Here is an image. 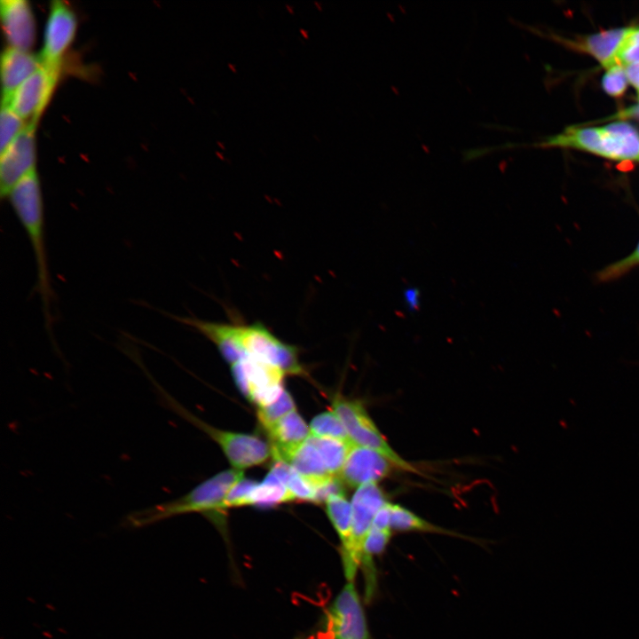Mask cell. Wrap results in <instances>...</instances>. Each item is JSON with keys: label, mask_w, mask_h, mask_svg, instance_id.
Here are the masks:
<instances>
[{"label": "cell", "mask_w": 639, "mask_h": 639, "mask_svg": "<svg viewBox=\"0 0 639 639\" xmlns=\"http://www.w3.org/2000/svg\"><path fill=\"white\" fill-rule=\"evenodd\" d=\"M169 316L213 343L231 365L248 357L272 364L286 375L305 373L298 359V349L278 338L261 322H217L193 316Z\"/></svg>", "instance_id": "cell-1"}, {"label": "cell", "mask_w": 639, "mask_h": 639, "mask_svg": "<svg viewBox=\"0 0 639 639\" xmlns=\"http://www.w3.org/2000/svg\"><path fill=\"white\" fill-rule=\"evenodd\" d=\"M7 197L33 250L36 270V291L41 300L45 330L51 342L55 343L52 331L55 297L46 251L43 201L36 170L19 181Z\"/></svg>", "instance_id": "cell-2"}, {"label": "cell", "mask_w": 639, "mask_h": 639, "mask_svg": "<svg viewBox=\"0 0 639 639\" xmlns=\"http://www.w3.org/2000/svg\"><path fill=\"white\" fill-rule=\"evenodd\" d=\"M243 477L241 470H224L201 482L179 498L130 513L127 522L137 527L181 514L221 511L228 492Z\"/></svg>", "instance_id": "cell-3"}, {"label": "cell", "mask_w": 639, "mask_h": 639, "mask_svg": "<svg viewBox=\"0 0 639 639\" xmlns=\"http://www.w3.org/2000/svg\"><path fill=\"white\" fill-rule=\"evenodd\" d=\"M146 375L153 381L162 403L218 443L233 469L241 470L261 464L272 455V447L256 436L225 431L205 423L182 406L158 383H155L152 375L148 373Z\"/></svg>", "instance_id": "cell-4"}, {"label": "cell", "mask_w": 639, "mask_h": 639, "mask_svg": "<svg viewBox=\"0 0 639 639\" xmlns=\"http://www.w3.org/2000/svg\"><path fill=\"white\" fill-rule=\"evenodd\" d=\"M332 409L342 421L349 438L354 445L380 453L396 468L419 473L390 447L359 401L336 396L333 399Z\"/></svg>", "instance_id": "cell-5"}, {"label": "cell", "mask_w": 639, "mask_h": 639, "mask_svg": "<svg viewBox=\"0 0 639 639\" xmlns=\"http://www.w3.org/2000/svg\"><path fill=\"white\" fill-rule=\"evenodd\" d=\"M388 503L383 490L376 483H367L357 488L351 500L353 524L351 541L348 550L341 554L347 581H353L361 563V544L370 530L373 520L381 508Z\"/></svg>", "instance_id": "cell-6"}, {"label": "cell", "mask_w": 639, "mask_h": 639, "mask_svg": "<svg viewBox=\"0 0 639 639\" xmlns=\"http://www.w3.org/2000/svg\"><path fill=\"white\" fill-rule=\"evenodd\" d=\"M231 368L239 390L258 407L271 405L285 390L286 374L268 362L246 357L232 364Z\"/></svg>", "instance_id": "cell-7"}, {"label": "cell", "mask_w": 639, "mask_h": 639, "mask_svg": "<svg viewBox=\"0 0 639 639\" xmlns=\"http://www.w3.org/2000/svg\"><path fill=\"white\" fill-rule=\"evenodd\" d=\"M326 633L329 639H369L362 602L354 581H347L328 608Z\"/></svg>", "instance_id": "cell-8"}, {"label": "cell", "mask_w": 639, "mask_h": 639, "mask_svg": "<svg viewBox=\"0 0 639 639\" xmlns=\"http://www.w3.org/2000/svg\"><path fill=\"white\" fill-rule=\"evenodd\" d=\"M61 68L41 66L11 95L8 105L22 120L38 122L57 85Z\"/></svg>", "instance_id": "cell-9"}, {"label": "cell", "mask_w": 639, "mask_h": 639, "mask_svg": "<svg viewBox=\"0 0 639 639\" xmlns=\"http://www.w3.org/2000/svg\"><path fill=\"white\" fill-rule=\"evenodd\" d=\"M37 122L29 121L14 140L1 153L0 193L7 197L15 185L36 169V127Z\"/></svg>", "instance_id": "cell-10"}, {"label": "cell", "mask_w": 639, "mask_h": 639, "mask_svg": "<svg viewBox=\"0 0 639 639\" xmlns=\"http://www.w3.org/2000/svg\"><path fill=\"white\" fill-rule=\"evenodd\" d=\"M76 29L77 18L70 5L59 0L52 1L39 55L43 65L61 68L63 55L71 45Z\"/></svg>", "instance_id": "cell-11"}, {"label": "cell", "mask_w": 639, "mask_h": 639, "mask_svg": "<svg viewBox=\"0 0 639 639\" xmlns=\"http://www.w3.org/2000/svg\"><path fill=\"white\" fill-rule=\"evenodd\" d=\"M394 466L380 453L352 445L339 477L351 487L367 483H377L386 477Z\"/></svg>", "instance_id": "cell-12"}, {"label": "cell", "mask_w": 639, "mask_h": 639, "mask_svg": "<svg viewBox=\"0 0 639 639\" xmlns=\"http://www.w3.org/2000/svg\"><path fill=\"white\" fill-rule=\"evenodd\" d=\"M2 25L10 47L29 51L36 38V22L26 0H2Z\"/></svg>", "instance_id": "cell-13"}, {"label": "cell", "mask_w": 639, "mask_h": 639, "mask_svg": "<svg viewBox=\"0 0 639 639\" xmlns=\"http://www.w3.org/2000/svg\"><path fill=\"white\" fill-rule=\"evenodd\" d=\"M42 66L40 56L20 49L7 47L1 58L2 103Z\"/></svg>", "instance_id": "cell-14"}, {"label": "cell", "mask_w": 639, "mask_h": 639, "mask_svg": "<svg viewBox=\"0 0 639 639\" xmlns=\"http://www.w3.org/2000/svg\"><path fill=\"white\" fill-rule=\"evenodd\" d=\"M604 157L639 162V130L631 123L617 121L601 127Z\"/></svg>", "instance_id": "cell-15"}, {"label": "cell", "mask_w": 639, "mask_h": 639, "mask_svg": "<svg viewBox=\"0 0 639 639\" xmlns=\"http://www.w3.org/2000/svg\"><path fill=\"white\" fill-rule=\"evenodd\" d=\"M272 441L273 459H281L286 454L307 440L310 428L301 415L294 410L267 430Z\"/></svg>", "instance_id": "cell-16"}, {"label": "cell", "mask_w": 639, "mask_h": 639, "mask_svg": "<svg viewBox=\"0 0 639 639\" xmlns=\"http://www.w3.org/2000/svg\"><path fill=\"white\" fill-rule=\"evenodd\" d=\"M631 27L603 30L577 43L578 47L594 56L604 67L619 65L616 56Z\"/></svg>", "instance_id": "cell-17"}, {"label": "cell", "mask_w": 639, "mask_h": 639, "mask_svg": "<svg viewBox=\"0 0 639 639\" xmlns=\"http://www.w3.org/2000/svg\"><path fill=\"white\" fill-rule=\"evenodd\" d=\"M280 460L290 464L300 476L312 485L332 477L327 472L315 446L307 440L286 454Z\"/></svg>", "instance_id": "cell-18"}, {"label": "cell", "mask_w": 639, "mask_h": 639, "mask_svg": "<svg viewBox=\"0 0 639 639\" xmlns=\"http://www.w3.org/2000/svg\"><path fill=\"white\" fill-rule=\"evenodd\" d=\"M540 146L572 147L604 156L601 128L569 127L563 132L549 137L539 144Z\"/></svg>", "instance_id": "cell-19"}, {"label": "cell", "mask_w": 639, "mask_h": 639, "mask_svg": "<svg viewBox=\"0 0 639 639\" xmlns=\"http://www.w3.org/2000/svg\"><path fill=\"white\" fill-rule=\"evenodd\" d=\"M327 514L341 541V554L351 545L352 535L353 512L351 502L345 495H335L326 501Z\"/></svg>", "instance_id": "cell-20"}, {"label": "cell", "mask_w": 639, "mask_h": 639, "mask_svg": "<svg viewBox=\"0 0 639 639\" xmlns=\"http://www.w3.org/2000/svg\"><path fill=\"white\" fill-rule=\"evenodd\" d=\"M307 441L313 445L319 452L327 472L331 476L339 477L353 443L312 435L309 436Z\"/></svg>", "instance_id": "cell-21"}, {"label": "cell", "mask_w": 639, "mask_h": 639, "mask_svg": "<svg viewBox=\"0 0 639 639\" xmlns=\"http://www.w3.org/2000/svg\"><path fill=\"white\" fill-rule=\"evenodd\" d=\"M390 528L398 532H425L462 537L424 520L398 504L391 505Z\"/></svg>", "instance_id": "cell-22"}, {"label": "cell", "mask_w": 639, "mask_h": 639, "mask_svg": "<svg viewBox=\"0 0 639 639\" xmlns=\"http://www.w3.org/2000/svg\"><path fill=\"white\" fill-rule=\"evenodd\" d=\"M289 501H292L287 487L271 472L262 483L254 487L248 498V505L259 507H271Z\"/></svg>", "instance_id": "cell-23"}, {"label": "cell", "mask_w": 639, "mask_h": 639, "mask_svg": "<svg viewBox=\"0 0 639 639\" xmlns=\"http://www.w3.org/2000/svg\"><path fill=\"white\" fill-rule=\"evenodd\" d=\"M309 428L311 435L315 437L351 441L342 421L334 411L323 412L316 415Z\"/></svg>", "instance_id": "cell-24"}, {"label": "cell", "mask_w": 639, "mask_h": 639, "mask_svg": "<svg viewBox=\"0 0 639 639\" xmlns=\"http://www.w3.org/2000/svg\"><path fill=\"white\" fill-rule=\"evenodd\" d=\"M296 410L291 395L284 390L279 398L271 405L257 408V417L267 430L282 417Z\"/></svg>", "instance_id": "cell-25"}, {"label": "cell", "mask_w": 639, "mask_h": 639, "mask_svg": "<svg viewBox=\"0 0 639 639\" xmlns=\"http://www.w3.org/2000/svg\"><path fill=\"white\" fill-rule=\"evenodd\" d=\"M26 123L8 105L2 104L0 114V154L14 140Z\"/></svg>", "instance_id": "cell-26"}, {"label": "cell", "mask_w": 639, "mask_h": 639, "mask_svg": "<svg viewBox=\"0 0 639 639\" xmlns=\"http://www.w3.org/2000/svg\"><path fill=\"white\" fill-rule=\"evenodd\" d=\"M639 265V243L635 250L627 257L609 264L596 274L600 282L617 280L627 274L629 271Z\"/></svg>", "instance_id": "cell-27"}, {"label": "cell", "mask_w": 639, "mask_h": 639, "mask_svg": "<svg viewBox=\"0 0 639 639\" xmlns=\"http://www.w3.org/2000/svg\"><path fill=\"white\" fill-rule=\"evenodd\" d=\"M616 60L619 65L639 64V27H632L619 48Z\"/></svg>", "instance_id": "cell-28"}, {"label": "cell", "mask_w": 639, "mask_h": 639, "mask_svg": "<svg viewBox=\"0 0 639 639\" xmlns=\"http://www.w3.org/2000/svg\"><path fill=\"white\" fill-rule=\"evenodd\" d=\"M626 70L621 65H615L608 68L602 79V86L606 93L612 97L621 96L627 83Z\"/></svg>", "instance_id": "cell-29"}, {"label": "cell", "mask_w": 639, "mask_h": 639, "mask_svg": "<svg viewBox=\"0 0 639 639\" xmlns=\"http://www.w3.org/2000/svg\"><path fill=\"white\" fill-rule=\"evenodd\" d=\"M256 485V482L244 477L239 480L225 496L222 510L230 507L248 505L250 493Z\"/></svg>", "instance_id": "cell-30"}, {"label": "cell", "mask_w": 639, "mask_h": 639, "mask_svg": "<svg viewBox=\"0 0 639 639\" xmlns=\"http://www.w3.org/2000/svg\"><path fill=\"white\" fill-rule=\"evenodd\" d=\"M291 501H314V489L312 485L300 476L295 469L286 483Z\"/></svg>", "instance_id": "cell-31"}, {"label": "cell", "mask_w": 639, "mask_h": 639, "mask_svg": "<svg viewBox=\"0 0 639 639\" xmlns=\"http://www.w3.org/2000/svg\"><path fill=\"white\" fill-rule=\"evenodd\" d=\"M312 486L314 489V503L326 502L331 496L345 495L343 482L337 476H332Z\"/></svg>", "instance_id": "cell-32"}, {"label": "cell", "mask_w": 639, "mask_h": 639, "mask_svg": "<svg viewBox=\"0 0 639 639\" xmlns=\"http://www.w3.org/2000/svg\"><path fill=\"white\" fill-rule=\"evenodd\" d=\"M391 505L386 503L383 508L379 509L374 517L371 527H375L382 530H391L390 528V517H391Z\"/></svg>", "instance_id": "cell-33"}, {"label": "cell", "mask_w": 639, "mask_h": 639, "mask_svg": "<svg viewBox=\"0 0 639 639\" xmlns=\"http://www.w3.org/2000/svg\"><path fill=\"white\" fill-rule=\"evenodd\" d=\"M405 305L410 310L414 311L419 308L420 291L415 288H409L404 291Z\"/></svg>", "instance_id": "cell-34"}, {"label": "cell", "mask_w": 639, "mask_h": 639, "mask_svg": "<svg viewBox=\"0 0 639 639\" xmlns=\"http://www.w3.org/2000/svg\"><path fill=\"white\" fill-rule=\"evenodd\" d=\"M628 81L639 91V64H631L626 67Z\"/></svg>", "instance_id": "cell-35"}, {"label": "cell", "mask_w": 639, "mask_h": 639, "mask_svg": "<svg viewBox=\"0 0 639 639\" xmlns=\"http://www.w3.org/2000/svg\"><path fill=\"white\" fill-rule=\"evenodd\" d=\"M622 115H624V116H627V115H628V116H635V117L639 118V101H638V105H637V106L629 108L627 112H624V113L622 114Z\"/></svg>", "instance_id": "cell-36"}, {"label": "cell", "mask_w": 639, "mask_h": 639, "mask_svg": "<svg viewBox=\"0 0 639 639\" xmlns=\"http://www.w3.org/2000/svg\"><path fill=\"white\" fill-rule=\"evenodd\" d=\"M300 32L304 35V37L308 38V32L306 30L301 28Z\"/></svg>", "instance_id": "cell-37"}, {"label": "cell", "mask_w": 639, "mask_h": 639, "mask_svg": "<svg viewBox=\"0 0 639 639\" xmlns=\"http://www.w3.org/2000/svg\"><path fill=\"white\" fill-rule=\"evenodd\" d=\"M217 154L218 157H220L221 159H225L224 156H223V154H222L221 153H217Z\"/></svg>", "instance_id": "cell-38"}, {"label": "cell", "mask_w": 639, "mask_h": 639, "mask_svg": "<svg viewBox=\"0 0 639 639\" xmlns=\"http://www.w3.org/2000/svg\"><path fill=\"white\" fill-rule=\"evenodd\" d=\"M315 4L318 6V8H319L320 10H321V5H320V4H319L318 2H315Z\"/></svg>", "instance_id": "cell-39"}, {"label": "cell", "mask_w": 639, "mask_h": 639, "mask_svg": "<svg viewBox=\"0 0 639 639\" xmlns=\"http://www.w3.org/2000/svg\"><path fill=\"white\" fill-rule=\"evenodd\" d=\"M286 6H287V8H288L291 12H293L292 7H290L289 5H286Z\"/></svg>", "instance_id": "cell-40"}, {"label": "cell", "mask_w": 639, "mask_h": 639, "mask_svg": "<svg viewBox=\"0 0 639 639\" xmlns=\"http://www.w3.org/2000/svg\"><path fill=\"white\" fill-rule=\"evenodd\" d=\"M218 145L221 146L222 149H225V146L220 142H218Z\"/></svg>", "instance_id": "cell-41"}, {"label": "cell", "mask_w": 639, "mask_h": 639, "mask_svg": "<svg viewBox=\"0 0 639 639\" xmlns=\"http://www.w3.org/2000/svg\"><path fill=\"white\" fill-rule=\"evenodd\" d=\"M229 67H230L233 70H234V71L236 70L235 67H233L231 64H229Z\"/></svg>", "instance_id": "cell-42"}]
</instances>
